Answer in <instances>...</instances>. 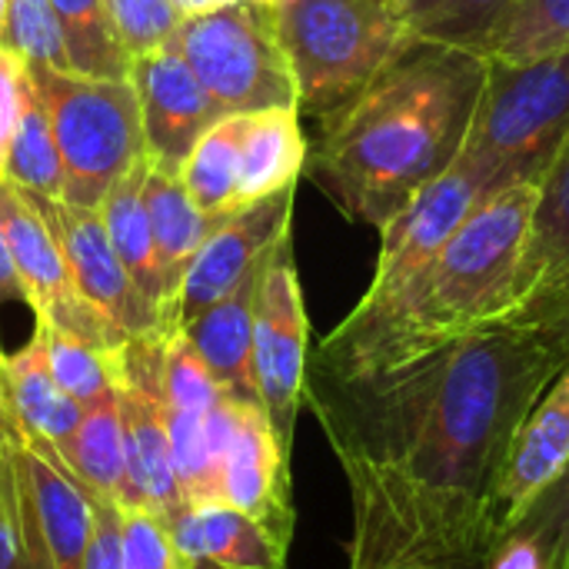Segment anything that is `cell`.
I'll return each instance as SVG.
<instances>
[{
	"mask_svg": "<svg viewBox=\"0 0 569 569\" xmlns=\"http://www.w3.org/2000/svg\"><path fill=\"white\" fill-rule=\"evenodd\" d=\"M130 80L140 100L147 157L160 167L180 170L193 143L223 117L220 107L170 43L133 57Z\"/></svg>",
	"mask_w": 569,
	"mask_h": 569,
	"instance_id": "obj_15",
	"label": "cell"
},
{
	"mask_svg": "<svg viewBox=\"0 0 569 569\" xmlns=\"http://www.w3.org/2000/svg\"><path fill=\"white\" fill-rule=\"evenodd\" d=\"M569 363V320H497L367 373L310 367L303 400L353 503L350 569L483 553L510 443Z\"/></svg>",
	"mask_w": 569,
	"mask_h": 569,
	"instance_id": "obj_1",
	"label": "cell"
},
{
	"mask_svg": "<svg viewBox=\"0 0 569 569\" xmlns=\"http://www.w3.org/2000/svg\"><path fill=\"white\" fill-rule=\"evenodd\" d=\"M569 137V50L500 63L487 60L483 93L457 167L483 193L540 183Z\"/></svg>",
	"mask_w": 569,
	"mask_h": 569,
	"instance_id": "obj_5",
	"label": "cell"
},
{
	"mask_svg": "<svg viewBox=\"0 0 569 569\" xmlns=\"http://www.w3.org/2000/svg\"><path fill=\"white\" fill-rule=\"evenodd\" d=\"M569 467V363L550 380L540 400L523 417L503 460L493 507L490 543L507 537L527 510L567 473Z\"/></svg>",
	"mask_w": 569,
	"mask_h": 569,
	"instance_id": "obj_14",
	"label": "cell"
},
{
	"mask_svg": "<svg viewBox=\"0 0 569 569\" xmlns=\"http://www.w3.org/2000/svg\"><path fill=\"white\" fill-rule=\"evenodd\" d=\"M123 569H190L177 553L170 530L140 507H120Z\"/></svg>",
	"mask_w": 569,
	"mask_h": 569,
	"instance_id": "obj_35",
	"label": "cell"
},
{
	"mask_svg": "<svg viewBox=\"0 0 569 569\" xmlns=\"http://www.w3.org/2000/svg\"><path fill=\"white\" fill-rule=\"evenodd\" d=\"M173 3H177V10H180L183 17H190V13L210 10V7H217V3H227V0H173Z\"/></svg>",
	"mask_w": 569,
	"mask_h": 569,
	"instance_id": "obj_42",
	"label": "cell"
},
{
	"mask_svg": "<svg viewBox=\"0 0 569 569\" xmlns=\"http://www.w3.org/2000/svg\"><path fill=\"white\" fill-rule=\"evenodd\" d=\"M537 200L540 183L483 193L417 287L377 320H340L310 353V367L327 373L383 370L507 320L520 303Z\"/></svg>",
	"mask_w": 569,
	"mask_h": 569,
	"instance_id": "obj_3",
	"label": "cell"
},
{
	"mask_svg": "<svg viewBox=\"0 0 569 569\" xmlns=\"http://www.w3.org/2000/svg\"><path fill=\"white\" fill-rule=\"evenodd\" d=\"M3 350H0V447L7 443H20L23 433H20V423L13 417V407H10V393H7V377H3Z\"/></svg>",
	"mask_w": 569,
	"mask_h": 569,
	"instance_id": "obj_41",
	"label": "cell"
},
{
	"mask_svg": "<svg viewBox=\"0 0 569 569\" xmlns=\"http://www.w3.org/2000/svg\"><path fill=\"white\" fill-rule=\"evenodd\" d=\"M240 127L243 113L220 117L187 153L180 177L193 203L213 217L223 220L240 207L237 200V180H240Z\"/></svg>",
	"mask_w": 569,
	"mask_h": 569,
	"instance_id": "obj_27",
	"label": "cell"
},
{
	"mask_svg": "<svg viewBox=\"0 0 569 569\" xmlns=\"http://www.w3.org/2000/svg\"><path fill=\"white\" fill-rule=\"evenodd\" d=\"M37 330L43 333L47 360H50L57 383L80 407L107 397L117 387V350L90 347V343H83L70 333H60L53 327H43V323H37Z\"/></svg>",
	"mask_w": 569,
	"mask_h": 569,
	"instance_id": "obj_32",
	"label": "cell"
},
{
	"mask_svg": "<svg viewBox=\"0 0 569 569\" xmlns=\"http://www.w3.org/2000/svg\"><path fill=\"white\" fill-rule=\"evenodd\" d=\"M513 530L533 537L547 550L553 569H569V467Z\"/></svg>",
	"mask_w": 569,
	"mask_h": 569,
	"instance_id": "obj_36",
	"label": "cell"
},
{
	"mask_svg": "<svg viewBox=\"0 0 569 569\" xmlns=\"http://www.w3.org/2000/svg\"><path fill=\"white\" fill-rule=\"evenodd\" d=\"M90 503V540L83 569H123V550H120V507L100 497L83 493Z\"/></svg>",
	"mask_w": 569,
	"mask_h": 569,
	"instance_id": "obj_38",
	"label": "cell"
},
{
	"mask_svg": "<svg viewBox=\"0 0 569 569\" xmlns=\"http://www.w3.org/2000/svg\"><path fill=\"white\" fill-rule=\"evenodd\" d=\"M3 303H27V290L20 283V273L13 267V257H10V247H7V237L0 230V307Z\"/></svg>",
	"mask_w": 569,
	"mask_h": 569,
	"instance_id": "obj_39",
	"label": "cell"
},
{
	"mask_svg": "<svg viewBox=\"0 0 569 569\" xmlns=\"http://www.w3.org/2000/svg\"><path fill=\"white\" fill-rule=\"evenodd\" d=\"M3 180H10L13 187H20L30 197H50L60 200L63 197V163H60V150L50 130V117L33 90H27L23 110H20V123L13 130L10 150H7V167H3Z\"/></svg>",
	"mask_w": 569,
	"mask_h": 569,
	"instance_id": "obj_30",
	"label": "cell"
},
{
	"mask_svg": "<svg viewBox=\"0 0 569 569\" xmlns=\"http://www.w3.org/2000/svg\"><path fill=\"white\" fill-rule=\"evenodd\" d=\"M170 47L223 117L297 107L273 0H227L180 20Z\"/></svg>",
	"mask_w": 569,
	"mask_h": 569,
	"instance_id": "obj_7",
	"label": "cell"
},
{
	"mask_svg": "<svg viewBox=\"0 0 569 569\" xmlns=\"http://www.w3.org/2000/svg\"><path fill=\"white\" fill-rule=\"evenodd\" d=\"M63 30L70 70L103 80H127L130 57L113 30L107 0H50Z\"/></svg>",
	"mask_w": 569,
	"mask_h": 569,
	"instance_id": "obj_29",
	"label": "cell"
},
{
	"mask_svg": "<svg viewBox=\"0 0 569 569\" xmlns=\"http://www.w3.org/2000/svg\"><path fill=\"white\" fill-rule=\"evenodd\" d=\"M300 117L323 120L377 80L410 37L393 0H273Z\"/></svg>",
	"mask_w": 569,
	"mask_h": 569,
	"instance_id": "obj_4",
	"label": "cell"
},
{
	"mask_svg": "<svg viewBox=\"0 0 569 569\" xmlns=\"http://www.w3.org/2000/svg\"><path fill=\"white\" fill-rule=\"evenodd\" d=\"M107 13L130 60L167 47L183 20L173 0H107Z\"/></svg>",
	"mask_w": 569,
	"mask_h": 569,
	"instance_id": "obj_34",
	"label": "cell"
},
{
	"mask_svg": "<svg viewBox=\"0 0 569 569\" xmlns=\"http://www.w3.org/2000/svg\"><path fill=\"white\" fill-rule=\"evenodd\" d=\"M0 230L7 237L13 267L27 290V307L33 310L37 323L70 333L100 350H120L130 340L90 300H83L43 213L20 187H13L3 177H0Z\"/></svg>",
	"mask_w": 569,
	"mask_h": 569,
	"instance_id": "obj_10",
	"label": "cell"
},
{
	"mask_svg": "<svg viewBox=\"0 0 569 569\" xmlns=\"http://www.w3.org/2000/svg\"><path fill=\"white\" fill-rule=\"evenodd\" d=\"M220 400V387L203 367L200 353L183 330L167 333L163 347V410L170 433V460L183 503L220 500L217 470L210 460L207 423L210 410Z\"/></svg>",
	"mask_w": 569,
	"mask_h": 569,
	"instance_id": "obj_16",
	"label": "cell"
},
{
	"mask_svg": "<svg viewBox=\"0 0 569 569\" xmlns=\"http://www.w3.org/2000/svg\"><path fill=\"white\" fill-rule=\"evenodd\" d=\"M30 200L43 213L47 227L53 230V237L63 250V260L70 267V277L77 283V290L83 293V300H90L127 337L167 333L157 307L137 290L127 267L120 263V257L107 237L100 210L73 207L67 200H50V197H30Z\"/></svg>",
	"mask_w": 569,
	"mask_h": 569,
	"instance_id": "obj_13",
	"label": "cell"
},
{
	"mask_svg": "<svg viewBox=\"0 0 569 569\" xmlns=\"http://www.w3.org/2000/svg\"><path fill=\"white\" fill-rule=\"evenodd\" d=\"M303 167H307V137L297 107L243 113L240 180H237L240 207L297 187Z\"/></svg>",
	"mask_w": 569,
	"mask_h": 569,
	"instance_id": "obj_24",
	"label": "cell"
},
{
	"mask_svg": "<svg viewBox=\"0 0 569 569\" xmlns=\"http://www.w3.org/2000/svg\"><path fill=\"white\" fill-rule=\"evenodd\" d=\"M417 43L480 53L520 0H393Z\"/></svg>",
	"mask_w": 569,
	"mask_h": 569,
	"instance_id": "obj_28",
	"label": "cell"
},
{
	"mask_svg": "<svg viewBox=\"0 0 569 569\" xmlns=\"http://www.w3.org/2000/svg\"><path fill=\"white\" fill-rule=\"evenodd\" d=\"M0 569H53L23 440L0 447Z\"/></svg>",
	"mask_w": 569,
	"mask_h": 569,
	"instance_id": "obj_26",
	"label": "cell"
},
{
	"mask_svg": "<svg viewBox=\"0 0 569 569\" xmlns=\"http://www.w3.org/2000/svg\"><path fill=\"white\" fill-rule=\"evenodd\" d=\"M170 540L190 569H283L287 550L277 533L243 510L210 500L183 507L170 523Z\"/></svg>",
	"mask_w": 569,
	"mask_h": 569,
	"instance_id": "obj_19",
	"label": "cell"
},
{
	"mask_svg": "<svg viewBox=\"0 0 569 569\" xmlns=\"http://www.w3.org/2000/svg\"><path fill=\"white\" fill-rule=\"evenodd\" d=\"M513 320H569V137L540 180ZM507 317V320H510Z\"/></svg>",
	"mask_w": 569,
	"mask_h": 569,
	"instance_id": "obj_18",
	"label": "cell"
},
{
	"mask_svg": "<svg viewBox=\"0 0 569 569\" xmlns=\"http://www.w3.org/2000/svg\"><path fill=\"white\" fill-rule=\"evenodd\" d=\"M293 200L297 187L250 200L213 227V233L193 257L190 270L183 273L170 317L173 330H183L193 317H200L207 307L227 297L277 247V240L290 233Z\"/></svg>",
	"mask_w": 569,
	"mask_h": 569,
	"instance_id": "obj_12",
	"label": "cell"
},
{
	"mask_svg": "<svg viewBox=\"0 0 569 569\" xmlns=\"http://www.w3.org/2000/svg\"><path fill=\"white\" fill-rule=\"evenodd\" d=\"M27 70L60 150V200L100 210L113 183L147 157L133 80H103L57 67Z\"/></svg>",
	"mask_w": 569,
	"mask_h": 569,
	"instance_id": "obj_6",
	"label": "cell"
},
{
	"mask_svg": "<svg viewBox=\"0 0 569 569\" xmlns=\"http://www.w3.org/2000/svg\"><path fill=\"white\" fill-rule=\"evenodd\" d=\"M487 550L483 553H460V557H440V560H407V563H393V567H373V569H483Z\"/></svg>",
	"mask_w": 569,
	"mask_h": 569,
	"instance_id": "obj_40",
	"label": "cell"
},
{
	"mask_svg": "<svg viewBox=\"0 0 569 569\" xmlns=\"http://www.w3.org/2000/svg\"><path fill=\"white\" fill-rule=\"evenodd\" d=\"M57 470L83 493L110 500L117 507L127 503V460H123V433H120V407H117V387L87 403L83 417L67 440V447L57 453Z\"/></svg>",
	"mask_w": 569,
	"mask_h": 569,
	"instance_id": "obj_25",
	"label": "cell"
},
{
	"mask_svg": "<svg viewBox=\"0 0 569 569\" xmlns=\"http://www.w3.org/2000/svg\"><path fill=\"white\" fill-rule=\"evenodd\" d=\"M267 260L270 253L227 297H220L183 327L220 393L237 403H260L253 380V307Z\"/></svg>",
	"mask_w": 569,
	"mask_h": 569,
	"instance_id": "obj_20",
	"label": "cell"
},
{
	"mask_svg": "<svg viewBox=\"0 0 569 569\" xmlns=\"http://www.w3.org/2000/svg\"><path fill=\"white\" fill-rule=\"evenodd\" d=\"M30 90V70L20 53H13L7 43H0V177L7 167V150L13 140V130L20 123V110Z\"/></svg>",
	"mask_w": 569,
	"mask_h": 569,
	"instance_id": "obj_37",
	"label": "cell"
},
{
	"mask_svg": "<svg viewBox=\"0 0 569 569\" xmlns=\"http://www.w3.org/2000/svg\"><path fill=\"white\" fill-rule=\"evenodd\" d=\"M220 500L260 520L283 543H293L290 453L280 447L260 403H237L233 433L220 467Z\"/></svg>",
	"mask_w": 569,
	"mask_h": 569,
	"instance_id": "obj_17",
	"label": "cell"
},
{
	"mask_svg": "<svg viewBox=\"0 0 569 569\" xmlns=\"http://www.w3.org/2000/svg\"><path fill=\"white\" fill-rule=\"evenodd\" d=\"M310 360V320L303 307L293 233L280 237L270 250L257 307H253V380L260 393V407L280 440V447L293 457L297 417L303 407Z\"/></svg>",
	"mask_w": 569,
	"mask_h": 569,
	"instance_id": "obj_8",
	"label": "cell"
},
{
	"mask_svg": "<svg viewBox=\"0 0 569 569\" xmlns=\"http://www.w3.org/2000/svg\"><path fill=\"white\" fill-rule=\"evenodd\" d=\"M143 207L150 217V230H153V243H157V257L170 287V317H173V303L183 283V273L190 270L193 257L200 253V247L207 243V237L213 233V227L220 220L207 217L193 197L183 187L180 170L160 167L150 160L147 177H143ZM173 330V320H170Z\"/></svg>",
	"mask_w": 569,
	"mask_h": 569,
	"instance_id": "obj_22",
	"label": "cell"
},
{
	"mask_svg": "<svg viewBox=\"0 0 569 569\" xmlns=\"http://www.w3.org/2000/svg\"><path fill=\"white\" fill-rule=\"evenodd\" d=\"M483 80L480 53L413 43L320 120L303 170L347 220L383 230L460 160Z\"/></svg>",
	"mask_w": 569,
	"mask_h": 569,
	"instance_id": "obj_2",
	"label": "cell"
},
{
	"mask_svg": "<svg viewBox=\"0 0 569 569\" xmlns=\"http://www.w3.org/2000/svg\"><path fill=\"white\" fill-rule=\"evenodd\" d=\"M569 50V0H520L480 50L483 60L520 63Z\"/></svg>",
	"mask_w": 569,
	"mask_h": 569,
	"instance_id": "obj_31",
	"label": "cell"
},
{
	"mask_svg": "<svg viewBox=\"0 0 569 569\" xmlns=\"http://www.w3.org/2000/svg\"><path fill=\"white\" fill-rule=\"evenodd\" d=\"M3 377H7V393H10L13 417L23 433V443L37 457L57 467L60 463L57 453L73 437L83 417V407L57 383L50 360H47L43 333L37 327H33V337L13 357H3Z\"/></svg>",
	"mask_w": 569,
	"mask_h": 569,
	"instance_id": "obj_21",
	"label": "cell"
},
{
	"mask_svg": "<svg viewBox=\"0 0 569 569\" xmlns=\"http://www.w3.org/2000/svg\"><path fill=\"white\" fill-rule=\"evenodd\" d=\"M167 333L130 337L117 350V407L127 460V503L170 523L187 503L180 497L163 410Z\"/></svg>",
	"mask_w": 569,
	"mask_h": 569,
	"instance_id": "obj_9",
	"label": "cell"
},
{
	"mask_svg": "<svg viewBox=\"0 0 569 569\" xmlns=\"http://www.w3.org/2000/svg\"><path fill=\"white\" fill-rule=\"evenodd\" d=\"M483 197L473 173L463 167H450L437 183H430L410 207H403L383 230H380V257L373 280L360 303L343 317L353 323L377 320L387 310H393L417 280L430 270L457 223L473 210V203Z\"/></svg>",
	"mask_w": 569,
	"mask_h": 569,
	"instance_id": "obj_11",
	"label": "cell"
},
{
	"mask_svg": "<svg viewBox=\"0 0 569 569\" xmlns=\"http://www.w3.org/2000/svg\"><path fill=\"white\" fill-rule=\"evenodd\" d=\"M147 167H150V157L133 163L113 183V190L100 203V217H103L107 237H110L120 263L127 267L130 280L157 307V313L163 320V330L173 333L170 330V287H167V277H163L157 243H153V230H150V217H147V207H143Z\"/></svg>",
	"mask_w": 569,
	"mask_h": 569,
	"instance_id": "obj_23",
	"label": "cell"
},
{
	"mask_svg": "<svg viewBox=\"0 0 569 569\" xmlns=\"http://www.w3.org/2000/svg\"><path fill=\"white\" fill-rule=\"evenodd\" d=\"M0 43H7L13 53H20L27 60V67L70 70L63 30H60V20H57L50 0H10Z\"/></svg>",
	"mask_w": 569,
	"mask_h": 569,
	"instance_id": "obj_33",
	"label": "cell"
},
{
	"mask_svg": "<svg viewBox=\"0 0 569 569\" xmlns=\"http://www.w3.org/2000/svg\"><path fill=\"white\" fill-rule=\"evenodd\" d=\"M7 3L10 0H0V40H3V23H7Z\"/></svg>",
	"mask_w": 569,
	"mask_h": 569,
	"instance_id": "obj_43",
	"label": "cell"
}]
</instances>
